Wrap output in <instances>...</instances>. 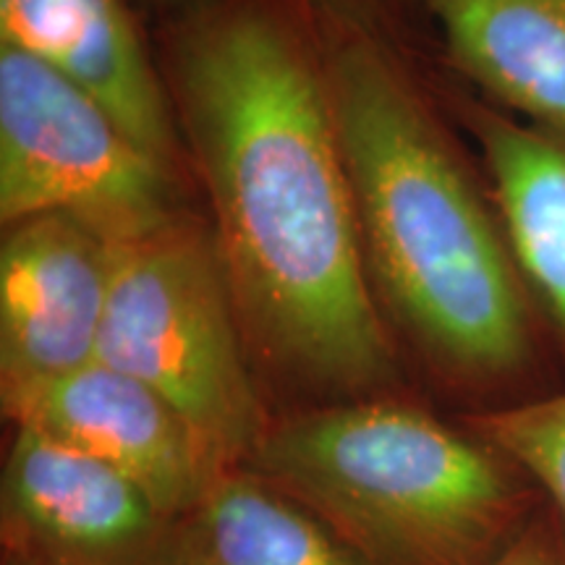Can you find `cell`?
I'll use <instances>...</instances> for the list:
<instances>
[{
  "mask_svg": "<svg viewBox=\"0 0 565 565\" xmlns=\"http://www.w3.org/2000/svg\"><path fill=\"white\" fill-rule=\"evenodd\" d=\"M461 424L532 479L565 529V393L471 412Z\"/></svg>",
  "mask_w": 565,
  "mask_h": 565,
  "instance_id": "cell-13",
  "label": "cell"
},
{
  "mask_svg": "<svg viewBox=\"0 0 565 565\" xmlns=\"http://www.w3.org/2000/svg\"><path fill=\"white\" fill-rule=\"evenodd\" d=\"M63 215L110 246L179 221L171 171L89 92L0 47V221Z\"/></svg>",
  "mask_w": 565,
  "mask_h": 565,
  "instance_id": "cell-5",
  "label": "cell"
},
{
  "mask_svg": "<svg viewBox=\"0 0 565 565\" xmlns=\"http://www.w3.org/2000/svg\"><path fill=\"white\" fill-rule=\"evenodd\" d=\"M3 414L110 466L179 519L228 471L152 387L97 359L3 398Z\"/></svg>",
  "mask_w": 565,
  "mask_h": 565,
  "instance_id": "cell-7",
  "label": "cell"
},
{
  "mask_svg": "<svg viewBox=\"0 0 565 565\" xmlns=\"http://www.w3.org/2000/svg\"><path fill=\"white\" fill-rule=\"evenodd\" d=\"M0 40L79 84L171 171V113L121 0H0Z\"/></svg>",
  "mask_w": 565,
  "mask_h": 565,
  "instance_id": "cell-9",
  "label": "cell"
},
{
  "mask_svg": "<svg viewBox=\"0 0 565 565\" xmlns=\"http://www.w3.org/2000/svg\"><path fill=\"white\" fill-rule=\"evenodd\" d=\"M3 565H21L19 561H11V557H3Z\"/></svg>",
  "mask_w": 565,
  "mask_h": 565,
  "instance_id": "cell-15",
  "label": "cell"
},
{
  "mask_svg": "<svg viewBox=\"0 0 565 565\" xmlns=\"http://www.w3.org/2000/svg\"><path fill=\"white\" fill-rule=\"evenodd\" d=\"M244 469L366 565H487L545 505L463 424L383 395L273 419Z\"/></svg>",
  "mask_w": 565,
  "mask_h": 565,
  "instance_id": "cell-3",
  "label": "cell"
},
{
  "mask_svg": "<svg viewBox=\"0 0 565 565\" xmlns=\"http://www.w3.org/2000/svg\"><path fill=\"white\" fill-rule=\"evenodd\" d=\"M487 565H565V529L547 503L524 532Z\"/></svg>",
  "mask_w": 565,
  "mask_h": 565,
  "instance_id": "cell-14",
  "label": "cell"
},
{
  "mask_svg": "<svg viewBox=\"0 0 565 565\" xmlns=\"http://www.w3.org/2000/svg\"><path fill=\"white\" fill-rule=\"evenodd\" d=\"M328 87L374 278L456 385L508 406L540 345L503 225L385 55L343 47Z\"/></svg>",
  "mask_w": 565,
  "mask_h": 565,
  "instance_id": "cell-2",
  "label": "cell"
},
{
  "mask_svg": "<svg viewBox=\"0 0 565 565\" xmlns=\"http://www.w3.org/2000/svg\"><path fill=\"white\" fill-rule=\"evenodd\" d=\"M173 565H366L312 513L246 469H231L181 515Z\"/></svg>",
  "mask_w": 565,
  "mask_h": 565,
  "instance_id": "cell-12",
  "label": "cell"
},
{
  "mask_svg": "<svg viewBox=\"0 0 565 565\" xmlns=\"http://www.w3.org/2000/svg\"><path fill=\"white\" fill-rule=\"evenodd\" d=\"M179 515L95 458L13 427L0 482V547L21 565H173Z\"/></svg>",
  "mask_w": 565,
  "mask_h": 565,
  "instance_id": "cell-6",
  "label": "cell"
},
{
  "mask_svg": "<svg viewBox=\"0 0 565 565\" xmlns=\"http://www.w3.org/2000/svg\"><path fill=\"white\" fill-rule=\"evenodd\" d=\"M95 359L152 387L228 471L244 469L273 422L215 244L181 221L113 246Z\"/></svg>",
  "mask_w": 565,
  "mask_h": 565,
  "instance_id": "cell-4",
  "label": "cell"
},
{
  "mask_svg": "<svg viewBox=\"0 0 565 565\" xmlns=\"http://www.w3.org/2000/svg\"><path fill=\"white\" fill-rule=\"evenodd\" d=\"M324 71L278 13L233 9L181 53V105L244 338L330 404L398 377Z\"/></svg>",
  "mask_w": 565,
  "mask_h": 565,
  "instance_id": "cell-1",
  "label": "cell"
},
{
  "mask_svg": "<svg viewBox=\"0 0 565 565\" xmlns=\"http://www.w3.org/2000/svg\"><path fill=\"white\" fill-rule=\"evenodd\" d=\"M113 246L76 221L40 215L0 246V401L95 362Z\"/></svg>",
  "mask_w": 565,
  "mask_h": 565,
  "instance_id": "cell-8",
  "label": "cell"
},
{
  "mask_svg": "<svg viewBox=\"0 0 565 565\" xmlns=\"http://www.w3.org/2000/svg\"><path fill=\"white\" fill-rule=\"evenodd\" d=\"M454 66L529 124L565 137V0H424Z\"/></svg>",
  "mask_w": 565,
  "mask_h": 565,
  "instance_id": "cell-11",
  "label": "cell"
},
{
  "mask_svg": "<svg viewBox=\"0 0 565 565\" xmlns=\"http://www.w3.org/2000/svg\"><path fill=\"white\" fill-rule=\"evenodd\" d=\"M463 118L521 278L565 345V137L479 103H466Z\"/></svg>",
  "mask_w": 565,
  "mask_h": 565,
  "instance_id": "cell-10",
  "label": "cell"
}]
</instances>
